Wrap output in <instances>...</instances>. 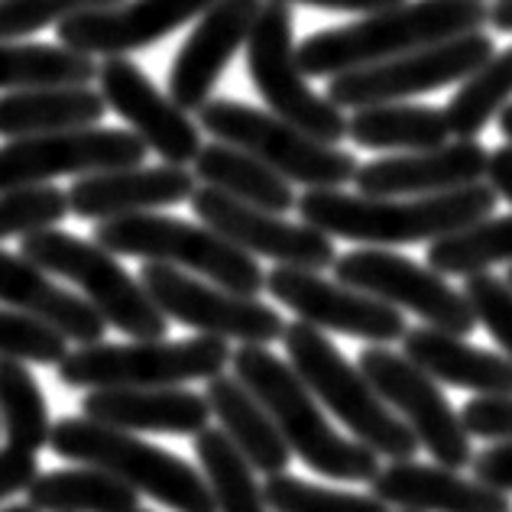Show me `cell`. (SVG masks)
Instances as JSON below:
<instances>
[{"label": "cell", "instance_id": "6da1fadb", "mask_svg": "<svg viewBox=\"0 0 512 512\" xmlns=\"http://www.w3.org/2000/svg\"><path fill=\"white\" fill-rule=\"evenodd\" d=\"M299 218L315 231L370 247L431 244L438 237L490 218L496 195L487 182L441 195L415 198H380V195H347L341 188H308L295 201Z\"/></svg>", "mask_w": 512, "mask_h": 512}, {"label": "cell", "instance_id": "7a4b0ae2", "mask_svg": "<svg viewBox=\"0 0 512 512\" xmlns=\"http://www.w3.org/2000/svg\"><path fill=\"white\" fill-rule=\"evenodd\" d=\"M483 23H490V7L483 0H402L396 7L363 13L357 23L312 33L295 56L305 75L334 78L483 30Z\"/></svg>", "mask_w": 512, "mask_h": 512}, {"label": "cell", "instance_id": "3957f363", "mask_svg": "<svg viewBox=\"0 0 512 512\" xmlns=\"http://www.w3.org/2000/svg\"><path fill=\"white\" fill-rule=\"evenodd\" d=\"M231 363L237 380L273 415L292 457H299L302 464L328 480L370 483L376 477L380 454L357 438L338 435V428L325 419L321 402L302 383V376L292 370V363L279 360L263 344H244L231 354Z\"/></svg>", "mask_w": 512, "mask_h": 512}, {"label": "cell", "instance_id": "277c9868", "mask_svg": "<svg viewBox=\"0 0 512 512\" xmlns=\"http://www.w3.org/2000/svg\"><path fill=\"white\" fill-rule=\"evenodd\" d=\"M282 344H286L292 370L302 376L312 396L360 444H367L370 451L389 457V461H412L419 454V438L412 435V428L386 406L360 367H354L325 338V331L295 321L282 331Z\"/></svg>", "mask_w": 512, "mask_h": 512}, {"label": "cell", "instance_id": "5b68a950", "mask_svg": "<svg viewBox=\"0 0 512 512\" xmlns=\"http://www.w3.org/2000/svg\"><path fill=\"white\" fill-rule=\"evenodd\" d=\"M49 444L65 461L107 470L172 512H218L205 477L192 464L137 438L133 431L91 422L82 415L52 425Z\"/></svg>", "mask_w": 512, "mask_h": 512}, {"label": "cell", "instance_id": "8992f818", "mask_svg": "<svg viewBox=\"0 0 512 512\" xmlns=\"http://www.w3.org/2000/svg\"><path fill=\"white\" fill-rule=\"evenodd\" d=\"M94 244L114 256H140L146 263H166L214 282L237 295H260L266 273L256 256L240 250L208 224H192L169 214H124L94 227Z\"/></svg>", "mask_w": 512, "mask_h": 512}, {"label": "cell", "instance_id": "52a82bcc", "mask_svg": "<svg viewBox=\"0 0 512 512\" xmlns=\"http://www.w3.org/2000/svg\"><path fill=\"white\" fill-rule=\"evenodd\" d=\"M20 253L36 266H43L46 273L75 282L94 312L111 328L124 331L130 341L166 338L169 318L156 308L143 282L133 279L117 263V256L101 244L46 227V231L26 234Z\"/></svg>", "mask_w": 512, "mask_h": 512}, {"label": "cell", "instance_id": "ba28073f", "mask_svg": "<svg viewBox=\"0 0 512 512\" xmlns=\"http://www.w3.org/2000/svg\"><path fill=\"white\" fill-rule=\"evenodd\" d=\"M198 127L214 140L231 143L256 156L292 185L305 188H341L354 182L360 163L341 146L315 140L312 133L292 127L273 111H260L244 101L211 98L198 111Z\"/></svg>", "mask_w": 512, "mask_h": 512}, {"label": "cell", "instance_id": "9c48e42d", "mask_svg": "<svg viewBox=\"0 0 512 512\" xmlns=\"http://www.w3.org/2000/svg\"><path fill=\"white\" fill-rule=\"evenodd\" d=\"M231 363V344L211 334L188 341H130V344H85L69 350L59 363V380L72 389H143L182 386L211 380Z\"/></svg>", "mask_w": 512, "mask_h": 512}, {"label": "cell", "instance_id": "30bf717a", "mask_svg": "<svg viewBox=\"0 0 512 512\" xmlns=\"http://www.w3.org/2000/svg\"><path fill=\"white\" fill-rule=\"evenodd\" d=\"M250 82L276 117L312 133L315 140L338 146L347 137V117L338 104L312 91L308 75L295 56L292 10L282 0H263L247 36Z\"/></svg>", "mask_w": 512, "mask_h": 512}, {"label": "cell", "instance_id": "8fae6325", "mask_svg": "<svg viewBox=\"0 0 512 512\" xmlns=\"http://www.w3.org/2000/svg\"><path fill=\"white\" fill-rule=\"evenodd\" d=\"M496 52L493 36L483 30L444 39L435 46L412 49L406 56L363 65V69H350L328 78L325 98L331 104L344 107H370V104H389L406 101L415 94H428L438 88H448L464 82V78L480 69L483 62Z\"/></svg>", "mask_w": 512, "mask_h": 512}, {"label": "cell", "instance_id": "7c38bea8", "mask_svg": "<svg viewBox=\"0 0 512 512\" xmlns=\"http://www.w3.org/2000/svg\"><path fill=\"white\" fill-rule=\"evenodd\" d=\"M331 269L344 286L367 292L399 312L419 315L428 328L457 334V338H467L477 328V315L467 295L457 292L431 266L415 263L409 256L383 247H363L338 256Z\"/></svg>", "mask_w": 512, "mask_h": 512}, {"label": "cell", "instance_id": "4fadbf2b", "mask_svg": "<svg viewBox=\"0 0 512 512\" xmlns=\"http://www.w3.org/2000/svg\"><path fill=\"white\" fill-rule=\"evenodd\" d=\"M140 282L159 312L185 328H195L198 334L266 347L282 341L286 331V321L273 305L260 302L256 295H237L208 279H195L185 269L143 263Z\"/></svg>", "mask_w": 512, "mask_h": 512}, {"label": "cell", "instance_id": "5bb4252c", "mask_svg": "<svg viewBox=\"0 0 512 512\" xmlns=\"http://www.w3.org/2000/svg\"><path fill=\"white\" fill-rule=\"evenodd\" d=\"M357 367L383 396L386 406L412 428V435L419 438V448H425L444 467H470L474 448H470L461 412H454V406L444 399L438 383L425 370H419L406 354H396L386 344L360 350Z\"/></svg>", "mask_w": 512, "mask_h": 512}, {"label": "cell", "instance_id": "9a60e30c", "mask_svg": "<svg viewBox=\"0 0 512 512\" xmlns=\"http://www.w3.org/2000/svg\"><path fill=\"white\" fill-rule=\"evenodd\" d=\"M146 153L150 150L137 133L114 127H78L7 140L0 146V192L17 185H39L59 175L130 169L140 166Z\"/></svg>", "mask_w": 512, "mask_h": 512}, {"label": "cell", "instance_id": "2e32d148", "mask_svg": "<svg viewBox=\"0 0 512 512\" xmlns=\"http://www.w3.org/2000/svg\"><path fill=\"white\" fill-rule=\"evenodd\" d=\"M266 292L318 331L347 334L370 344H393L409 331L399 308L344 282H331L318 269L276 266L273 273H266Z\"/></svg>", "mask_w": 512, "mask_h": 512}, {"label": "cell", "instance_id": "e0dca14e", "mask_svg": "<svg viewBox=\"0 0 512 512\" xmlns=\"http://www.w3.org/2000/svg\"><path fill=\"white\" fill-rule=\"evenodd\" d=\"M192 211L201 224L214 227L221 237H227L250 256H266L279 266H299V269H328L338 260L328 234L315 231L312 224H292L282 214L263 211L237 201L231 195L218 192L211 185H201L192 192Z\"/></svg>", "mask_w": 512, "mask_h": 512}, {"label": "cell", "instance_id": "ac0fdd59", "mask_svg": "<svg viewBox=\"0 0 512 512\" xmlns=\"http://www.w3.org/2000/svg\"><path fill=\"white\" fill-rule=\"evenodd\" d=\"M98 85L107 107L127 120L146 150L172 166L195 163L201 127H195L188 111L166 98L130 56H104L98 65Z\"/></svg>", "mask_w": 512, "mask_h": 512}, {"label": "cell", "instance_id": "d6986e66", "mask_svg": "<svg viewBox=\"0 0 512 512\" xmlns=\"http://www.w3.org/2000/svg\"><path fill=\"white\" fill-rule=\"evenodd\" d=\"M260 7L263 0H214L201 13L169 69V98L182 111H201L211 101L224 69L247 46Z\"/></svg>", "mask_w": 512, "mask_h": 512}, {"label": "cell", "instance_id": "ffe728a7", "mask_svg": "<svg viewBox=\"0 0 512 512\" xmlns=\"http://www.w3.org/2000/svg\"><path fill=\"white\" fill-rule=\"evenodd\" d=\"M211 4L214 0H124L62 20L56 36L62 46L85 56H130L198 20Z\"/></svg>", "mask_w": 512, "mask_h": 512}, {"label": "cell", "instance_id": "44dd1931", "mask_svg": "<svg viewBox=\"0 0 512 512\" xmlns=\"http://www.w3.org/2000/svg\"><path fill=\"white\" fill-rule=\"evenodd\" d=\"M487 153L480 140H448L431 150H415L402 156H383L360 166L354 185L360 195L380 198H415V195H441L454 188H467L483 182Z\"/></svg>", "mask_w": 512, "mask_h": 512}, {"label": "cell", "instance_id": "7402d4cb", "mask_svg": "<svg viewBox=\"0 0 512 512\" xmlns=\"http://www.w3.org/2000/svg\"><path fill=\"white\" fill-rule=\"evenodd\" d=\"M195 192V172L185 166H130L111 172H91L69 188V211L85 221H111L124 214H146L182 205Z\"/></svg>", "mask_w": 512, "mask_h": 512}, {"label": "cell", "instance_id": "603a6c76", "mask_svg": "<svg viewBox=\"0 0 512 512\" xmlns=\"http://www.w3.org/2000/svg\"><path fill=\"white\" fill-rule=\"evenodd\" d=\"M370 493L389 509L412 512H512L509 493L487 487L483 480H467L461 470L444 464L389 461L370 480Z\"/></svg>", "mask_w": 512, "mask_h": 512}, {"label": "cell", "instance_id": "cb8c5ba5", "mask_svg": "<svg viewBox=\"0 0 512 512\" xmlns=\"http://www.w3.org/2000/svg\"><path fill=\"white\" fill-rule=\"evenodd\" d=\"M82 415L91 422L124 428V431H156V435H198L208 428L211 406L201 393L182 386H143V389H91L82 399Z\"/></svg>", "mask_w": 512, "mask_h": 512}, {"label": "cell", "instance_id": "d4e9b609", "mask_svg": "<svg viewBox=\"0 0 512 512\" xmlns=\"http://www.w3.org/2000/svg\"><path fill=\"white\" fill-rule=\"evenodd\" d=\"M0 305L43 318L82 347L104 341L107 331V321L85 299L52 282L46 269L26 260L23 253H7L4 247H0Z\"/></svg>", "mask_w": 512, "mask_h": 512}, {"label": "cell", "instance_id": "484cf974", "mask_svg": "<svg viewBox=\"0 0 512 512\" xmlns=\"http://www.w3.org/2000/svg\"><path fill=\"white\" fill-rule=\"evenodd\" d=\"M402 354L425 370L435 383L470 389L477 396H512V360L467 344L438 328H409L402 334Z\"/></svg>", "mask_w": 512, "mask_h": 512}, {"label": "cell", "instance_id": "4316f807", "mask_svg": "<svg viewBox=\"0 0 512 512\" xmlns=\"http://www.w3.org/2000/svg\"><path fill=\"white\" fill-rule=\"evenodd\" d=\"M205 399L211 406V415L221 422L227 438L237 444L240 454L253 464V470H260L266 477L286 474V467L292 461L289 444L279 435L273 415L263 409V402L237 376H224V373L211 376Z\"/></svg>", "mask_w": 512, "mask_h": 512}, {"label": "cell", "instance_id": "83f0119b", "mask_svg": "<svg viewBox=\"0 0 512 512\" xmlns=\"http://www.w3.org/2000/svg\"><path fill=\"white\" fill-rule=\"evenodd\" d=\"M107 114L101 91L88 85H49L7 91L0 98V137L20 140L39 133L98 127Z\"/></svg>", "mask_w": 512, "mask_h": 512}, {"label": "cell", "instance_id": "f1b7e54d", "mask_svg": "<svg viewBox=\"0 0 512 512\" xmlns=\"http://www.w3.org/2000/svg\"><path fill=\"white\" fill-rule=\"evenodd\" d=\"M192 166H195V179L253 208L286 214L299 201L292 182H286L279 172H273L256 156L237 150L231 143L214 140L208 146H201Z\"/></svg>", "mask_w": 512, "mask_h": 512}, {"label": "cell", "instance_id": "f546056e", "mask_svg": "<svg viewBox=\"0 0 512 512\" xmlns=\"http://www.w3.org/2000/svg\"><path fill=\"white\" fill-rule=\"evenodd\" d=\"M347 137L363 150H431L451 140L444 111L428 104H370L347 120Z\"/></svg>", "mask_w": 512, "mask_h": 512}, {"label": "cell", "instance_id": "4dcf8cb0", "mask_svg": "<svg viewBox=\"0 0 512 512\" xmlns=\"http://www.w3.org/2000/svg\"><path fill=\"white\" fill-rule=\"evenodd\" d=\"M26 503L39 512H133L140 509L137 490L107 470L82 464L78 470L36 474L26 487Z\"/></svg>", "mask_w": 512, "mask_h": 512}, {"label": "cell", "instance_id": "1f68e13d", "mask_svg": "<svg viewBox=\"0 0 512 512\" xmlns=\"http://www.w3.org/2000/svg\"><path fill=\"white\" fill-rule=\"evenodd\" d=\"M98 78V62L69 46L13 43L0 39V91L49 88V85H88Z\"/></svg>", "mask_w": 512, "mask_h": 512}, {"label": "cell", "instance_id": "d6a6232c", "mask_svg": "<svg viewBox=\"0 0 512 512\" xmlns=\"http://www.w3.org/2000/svg\"><path fill=\"white\" fill-rule=\"evenodd\" d=\"M195 454L218 512H266L256 470L224 428H201L195 435Z\"/></svg>", "mask_w": 512, "mask_h": 512}, {"label": "cell", "instance_id": "836d02e7", "mask_svg": "<svg viewBox=\"0 0 512 512\" xmlns=\"http://www.w3.org/2000/svg\"><path fill=\"white\" fill-rule=\"evenodd\" d=\"M509 101H512V46L503 52H493L454 91V98L444 107L448 133L454 140H477L490 127V120L500 117V111Z\"/></svg>", "mask_w": 512, "mask_h": 512}, {"label": "cell", "instance_id": "e575fe53", "mask_svg": "<svg viewBox=\"0 0 512 512\" xmlns=\"http://www.w3.org/2000/svg\"><path fill=\"white\" fill-rule=\"evenodd\" d=\"M512 266V214L483 218L477 224L428 244V266L441 276H474L490 266Z\"/></svg>", "mask_w": 512, "mask_h": 512}, {"label": "cell", "instance_id": "d590c367", "mask_svg": "<svg viewBox=\"0 0 512 512\" xmlns=\"http://www.w3.org/2000/svg\"><path fill=\"white\" fill-rule=\"evenodd\" d=\"M0 425L10 448L43 451L52 435L46 396L26 363L0 357Z\"/></svg>", "mask_w": 512, "mask_h": 512}, {"label": "cell", "instance_id": "8d00e7d4", "mask_svg": "<svg viewBox=\"0 0 512 512\" xmlns=\"http://www.w3.org/2000/svg\"><path fill=\"white\" fill-rule=\"evenodd\" d=\"M266 509L276 512H393L370 493H347L308 483L292 474H273L263 483Z\"/></svg>", "mask_w": 512, "mask_h": 512}, {"label": "cell", "instance_id": "74e56055", "mask_svg": "<svg viewBox=\"0 0 512 512\" xmlns=\"http://www.w3.org/2000/svg\"><path fill=\"white\" fill-rule=\"evenodd\" d=\"M69 214V192L39 182V185H17L0 192V240L26 237L46 227H56Z\"/></svg>", "mask_w": 512, "mask_h": 512}, {"label": "cell", "instance_id": "f35d334b", "mask_svg": "<svg viewBox=\"0 0 512 512\" xmlns=\"http://www.w3.org/2000/svg\"><path fill=\"white\" fill-rule=\"evenodd\" d=\"M65 354H69V338L62 331L17 308H0V357L59 367Z\"/></svg>", "mask_w": 512, "mask_h": 512}, {"label": "cell", "instance_id": "ab89813d", "mask_svg": "<svg viewBox=\"0 0 512 512\" xmlns=\"http://www.w3.org/2000/svg\"><path fill=\"white\" fill-rule=\"evenodd\" d=\"M124 0H0V39H20L52 23L82 17L91 10L117 7Z\"/></svg>", "mask_w": 512, "mask_h": 512}, {"label": "cell", "instance_id": "60d3db41", "mask_svg": "<svg viewBox=\"0 0 512 512\" xmlns=\"http://www.w3.org/2000/svg\"><path fill=\"white\" fill-rule=\"evenodd\" d=\"M464 295L474 308L477 325L487 328L512 360V289L506 286V279L493 273H474L464 282Z\"/></svg>", "mask_w": 512, "mask_h": 512}, {"label": "cell", "instance_id": "b9f144b4", "mask_svg": "<svg viewBox=\"0 0 512 512\" xmlns=\"http://www.w3.org/2000/svg\"><path fill=\"white\" fill-rule=\"evenodd\" d=\"M467 435L487 441H512V396H477L461 409Z\"/></svg>", "mask_w": 512, "mask_h": 512}, {"label": "cell", "instance_id": "7bdbcfd3", "mask_svg": "<svg viewBox=\"0 0 512 512\" xmlns=\"http://www.w3.org/2000/svg\"><path fill=\"white\" fill-rule=\"evenodd\" d=\"M39 474V461L33 451L23 448H0V500L13 493H23Z\"/></svg>", "mask_w": 512, "mask_h": 512}, {"label": "cell", "instance_id": "ee69618b", "mask_svg": "<svg viewBox=\"0 0 512 512\" xmlns=\"http://www.w3.org/2000/svg\"><path fill=\"white\" fill-rule=\"evenodd\" d=\"M470 470H474V477L487 483V487L512 493V441L493 444V448L474 454Z\"/></svg>", "mask_w": 512, "mask_h": 512}, {"label": "cell", "instance_id": "f6af8a7d", "mask_svg": "<svg viewBox=\"0 0 512 512\" xmlns=\"http://www.w3.org/2000/svg\"><path fill=\"white\" fill-rule=\"evenodd\" d=\"M483 182L493 188L496 198H506L512 205V143L496 146L487 153V172H483Z\"/></svg>", "mask_w": 512, "mask_h": 512}, {"label": "cell", "instance_id": "bcb514c9", "mask_svg": "<svg viewBox=\"0 0 512 512\" xmlns=\"http://www.w3.org/2000/svg\"><path fill=\"white\" fill-rule=\"evenodd\" d=\"M282 4H305L318 10H338V13H376L386 7H396L402 0H282Z\"/></svg>", "mask_w": 512, "mask_h": 512}, {"label": "cell", "instance_id": "7dc6e473", "mask_svg": "<svg viewBox=\"0 0 512 512\" xmlns=\"http://www.w3.org/2000/svg\"><path fill=\"white\" fill-rule=\"evenodd\" d=\"M490 23H493V30L512 33V0H493V7H490Z\"/></svg>", "mask_w": 512, "mask_h": 512}, {"label": "cell", "instance_id": "c3c4849f", "mask_svg": "<svg viewBox=\"0 0 512 512\" xmlns=\"http://www.w3.org/2000/svg\"><path fill=\"white\" fill-rule=\"evenodd\" d=\"M500 133H503L506 143H512V101L500 111Z\"/></svg>", "mask_w": 512, "mask_h": 512}, {"label": "cell", "instance_id": "681fc988", "mask_svg": "<svg viewBox=\"0 0 512 512\" xmlns=\"http://www.w3.org/2000/svg\"><path fill=\"white\" fill-rule=\"evenodd\" d=\"M0 512H39V509L26 503V506H7V509H0Z\"/></svg>", "mask_w": 512, "mask_h": 512}, {"label": "cell", "instance_id": "f907efd6", "mask_svg": "<svg viewBox=\"0 0 512 512\" xmlns=\"http://www.w3.org/2000/svg\"><path fill=\"white\" fill-rule=\"evenodd\" d=\"M506 286H509V289H512V266H509V269H506Z\"/></svg>", "mask_w": 512, "mask_h": 512}, {"label": "cell", "instance_id": "816d5d0a", "mask_svg": "<svg viewBox=\"0 0 512 512\" xmlns=\"http://www.w3.org/2000/svg\"><path fill=\"white\" fill-rule=\"evenodd\" d=\"M133 512H153V509H133Z\"/></svg>", "mask_w": 512, "mask_h": 512}, {"label": "cell", "instance_id": "f5cc1de1", "mask_svg": "<svg viewBox=\"0 0 512 512\" xmlns=\"http://www.w3.org/2000/svg\"><path fill=\"white\" fill-rule=\"evenodd\" d=\"M399 512H412V509H399Z\"/></svg>", "mask_w": 512, "mask_h": 512}]
</instances>
